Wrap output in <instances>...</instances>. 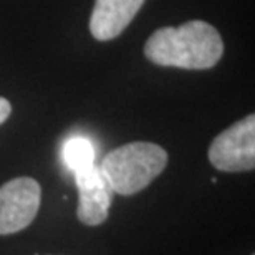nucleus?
<instances>
[{"label": "nucleus", "mask_w": 255, "mask_h": 255, "mask_svg": "<svg viewBox=\"0 0 255 255\" xmlns=\"http://www.w3.org/2000/svg\"><path fill=\"white\" fill-rule=\"evenodd\" d=\"M40 194V184L32 177H15L0 187V236L18 232L33 222Z\"/></svg>", "instance_id": "20e7f679"}, {"label": "nucleus", "mask_w": 255, "mask_h": 255, "mask_svg": "<svg viewBox=\"0 0 255 255\" xmlns=\"http://www.w3.org/2000/svg\"><path fill=\"white\" fill-rule=\"evenodd\" d=\"M144 0H95L90 32L100 42L116 38L139 12Z\"/></svg>", "instance_id": "423d86ee"}, {"label": "nucleus", "mask_w": 255, "mask_h": 255, "mask_svg": "<svg viewBox=\"0 0 255 255\" xmlns=\"http://www.w3.org/2000/svg\"><path fill=\"white\" fill-rule=\"evenodd\" d=\"M222 53L221 33L202 20H191L179 27H162L144 45L149 62L182 70H209L217 65Z\"/></svg>", "instance_id": "f257e3e1"}, {"label": "nucleus", "mask_w": 255, "mask_h": 255, "mask_svg": "<svg viewBox=\"0 0 255 255\" xmlns=\"http://www.w3.org/2000/svg\"><path fill=\"white\" fill-rule=\"evenodd\" d=\"M78 187V209L76 216L85 226H100L108 219V211L113 201V189L101 172L100 166H90L75 172Z\"/></svg>", "instance_id": "39448f33"}, {"label": "nucleus", "mask_w": 255, "mask_h": 255, "mask_svg": "<svg viewBox=\"0 0 255 255\" xmlns=\"http://www.w3.org/2000/svg\"><path fill=\"white\" fill-rule=\"evenodd\" d=\"M209 161L219 171L239 172L255 167V116L249 115L216 136Z\"/></svg>", "instance_id": "7ed1b4c3"}, {"label": "nucleus", "mask_w": 255, "mask_h": 255, "mask_svg": "<svg viewBox=\"0 0 255 255\" xmlns=\"http://www.w3.org/2000/svg\"><path fill=\"white\" fill-rule=\"evenodd\" d=\"M63 161L71 171H81L95 164V149L86 137H71L63 146Z\"/></svg>", "instance_id": "0eeeda50"}, {"label": "nucleus", "mask_w": 255, "mask_h": 255, "mask_svg": "<svg viewBox=\"0 0 255 255\" xmlns=\"http://www.w3.org/2000/svg\"><path fill=\"white\" fill-rule=\"evenodd\" d=\"M10 113H12V105H10V101L0 96V125L7 121Z\"/></svg>", "instance_id": "6e6552de"}, {"label": "nucleus", "mask_w": 255, "mask_h": 255, "mask_svg": "<svg viewBox=\"0 0 255 255\" xmlns=\"http://www.w3.org/2000/svg\"><path fill=\"white\" fill-rule=\"evenodd\" d=\"M167 152L154 142H129L103 157L101 172L111 189L121 196H132L147 187L164 171Z\"/></svg>", "instance_id": "f03ea898"}]
</instances>
